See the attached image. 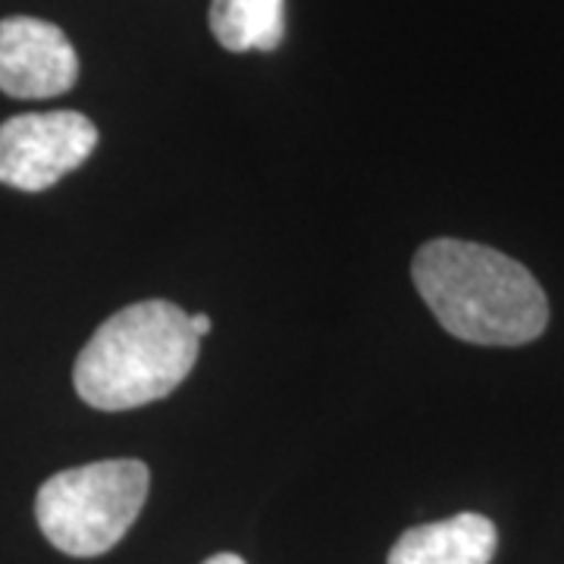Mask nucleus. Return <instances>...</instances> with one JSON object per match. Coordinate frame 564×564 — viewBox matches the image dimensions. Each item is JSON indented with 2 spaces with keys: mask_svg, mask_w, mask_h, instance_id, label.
Here are the masks:
<instances>
[{
  "mask_svg": "<svg viewBox=\"0 0 564 564\" xmlns=\"http://www.w3.org/2000/svg\"><path fill=\"white\" fill-rule=\"evenodd\" d=\"M79 79V57L54 22L0 20V91L20 101L57 98Z\"/></svg>",
  "mask_w": 564,
  "mask_h": 564,
  "instance_id": "obj_5",
  "label": "nucleus"
},
{
  "mask_svg": "<svg viewBox=\"0 0 564 564\" xmlns=\"http://www.w3.org/2000/svg\"><path fill=\"white\" fill-rule=\"evenodd\" d=\"M210 32L226 51H276L285 39V0H210Z\"/></svg>",
  "mask_w": 564,
  "mask_h": 564,
  "instance_id": "obj_7",
  "label": "nucleus"
},
{
  "mask_svg": "<svg viewBox=\"0 0 564 564\" xmlns=\"http://www.w3.org/2000/svg\"><path fill=\"white\" fill-rule=\"evenodd\" d=\"M98 148V129L85 113H20L0 126V182L44 192L73 173Z\"/></svg>",
  "mask_w": 564,
  "mask_h": 564,
  "instance_id": "obj_4",
  "label": "nucleus"
},
{
  "mask_svg": "<svg viewBox=\"0 0 564 564\" xmlns=\"http://www.w3.org/2000/svg\"><path fill=\"white\" fill-rule=\"evenodd\" d=\"M202 564H245L239 555H232V552H220V555H210L207 562Z\"/></svg>",
  "mask_w": 564,
  "mask_h": 564,
  "instance_id": "obj_9",
  "label": "nucleus"
},
{
  "mask_svg": "<svg viewBox=\"0 0 564 564\" xmlns=\"http://www.w3.org/2000/svg\"><path fill=\"white\" fill-rule=\"evenodd\" d=\"M202 339L180 304L151 299L126 304L82 348L73 383L98 411L161 402L192 373Z\"/></svg>",
  "mask_w": 564,
  "mask_h": 564,
  "instance_id": "obj_2",
  "label": "nucleus"
},
{
  "mask_svg": "<svg viewBox=\"0 0 564 564\" xmlns=\"http://www.w3.org/2000/svg\"><path fill=\"white\" fill-rule=\"evenodd\" d=\"M496 545V524L477 511H462L436 524L404 530L386 564H489Z\"/></svg>",
  "mask_w": 564,
  "mask_h": 564,
  "instance_id": "obj_6",
  "label": "nucleus"
},
{
  "mask_svg": "<svg viewBox=\"0 0 564 564\" xmlns=\"http://www.w3.org/2000/svg\"><path fill=\"white\" fill-rule=\"evenodd\" d=\"M411 276L436 321L474 345H524L540 339L549 302L524 263L462 239H433L414 254Z\"/></svg>",
  "mask_w": 564,
  "mask_h": 564,
  "instance_id": "obj_1",
  "label": "nucleus"
},
{
  "mask_svg": "<svg viewBox=\"0 0 564 564\" xmlns=\"http://www.w3.org/2000/svg\"><path fill=\"white\" fill-rule=\"evenodd\" d=\"M151 474L135 458H110L54 474L35 496V518L47 543L73 558L110 552L139 521Z\"/></svg>",
  "mask_w": 564,
  "mask_h": 564,
  "instance_id": "obj_3",
  "label": "nucleus"
},
{
  "mask_svg": "<svg viewBox=\"0 0 564 564\" xmlns=\"http://www.w3.org/2000/svg\"><path fill=\"white\" fill-rule=\"evenodd\" d=\"M188 323H192V333H195L198 339L210 333V317H207V314H192V317H188Z\"/></svg>",
  "mask_w": 564,
  "mask_h": 564,
  "instance_id": "obj_8",
  "label": "nucleus"
}]
</instances>
